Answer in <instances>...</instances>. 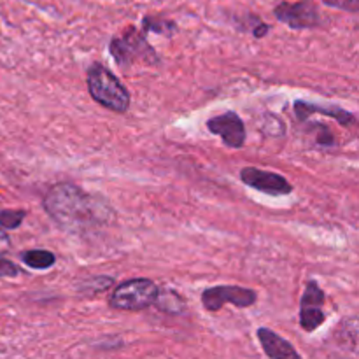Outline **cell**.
Returning a JSON list of instances; mask_svg holds the SVG:
<instances>
[{
    "label": "cell",
    "instance_id": "1",
    "mask_svg": "<svg viewBox=\"0 0 359 359\" xmlns=\"http://www.w3.org/2000/svg\"><path fill=\"white\" fill-rule=\"evenodd\" d=\"M44 209L60 228L72 233H84L107 223L112 210L104 200L88 195L72 182L51 186L44 196Z\"/></svg>",
    "mask_w": 359,
    "mask_h": 359
},
{
    "label": "cell",
    "instance_id": "2",
    "mask_svg": "<svg viewBox=\"0 0 359 359\" xmlns=\"http://www.w3.org/2000/svg\"><path fill=\"white\" fill-rule=\"evenodd\" d=\"M88 90L91 98L109 111L125 112L130 107V93L118 77L100 63H95L88 72Z\"/></svg>",
    "mask_w": 359,
    "mask_h": 359
},
{
    "label": "cell",
    "instance_id": "3",
    "mask_svg": "<svg viewBox=\"0 0 359 359\" xmlns=\"http://www.w3.org/2000/svg\"><path fill=\"white\" fill-rule=\"evenodd\" d=\"M158 286L149 279H130L121 283L111 297V307L118 311H144L154 304Z\"/></svg>",
    "mask_w": 359,
    "mask_h": 359
},
{
    "label": "cell",
    "instance_id": "4",
    "mask_svg": "<svg viewBox=\"0 0 359 359\" xmlns=\"http://www.w3.org/2000/svg\"><path fill=\"white\" fill-rule=\"evenodd\" d=\"M111 55L114 56L119 65H130L137 60H144L147 63H156L158 56L154 49L147 44L146 37L135 30L128 28L123 35L111 41Z\"/></svg>",
    "mask_w": 359,
    "mask_h": 359
},
{
    "label": "cell",
    "instance_id": "5",
    "mask_svg": "<svg viewBox=\"0 0 359 359\" xmlns=\"http://www.w3.org/2000/svg\"><path fill=\"white\" fill-rule=\"evenodd\" d=\"M256 293L249 287L241 286H216L202 293V304L207 311L216 312L224 304H233L237 307H251L256 304Z\"/></svg>",
    "mask_w": 359,
    "mask_h": 359
},
{
    "label": "cell",
    "instance_id": "6",
    "mask_svg": "<svg viewBox=\"0 0 359 359\" xmlns=\"http://www.w3.org/2000/svg\"><path fill=\"white\" fill-rule=\"evenodd\" d=\"M273 14L279 21L286 23L294 30L314 28L319 25L318 7L312 0H300V2H283L273 9Z\"/></svg>",
    "mask_w": 359,
    "mask_h": 359
},
{
    "label": "cell",
    "instance_id": "7",
    "mask_svg": "<svg viewBox=\"0 0 359 359\" xmlns=\"http://www.w3.org/2000/svg\"><path fill=\"white\" fill-rule=\"evenodd\" d=\"M241 179L244 184L251 186V188L258 189V191L265 193V195H290L293 191V186L279 174H273V172L262 170V168L256 167H245L242 168Z\"/></svg>",
    "mask_w": 359,
    "mask_h": 359
},
{
    "label": "cell",
    "instance_id": "8",
    "mask_svg": "<svg viewBox=\"0 0 359 359\" xmlns=\"http://www.w3.org/2000/svg\"><path fill=\"white\" fill-rule=\"evenodd\" d=\"M207 128L223 139L228 147L238 149L245 144V125L237 112H224L221 116H214L207 121Z\"/></svg>",
    "mask_w": 359,
    "mask_h": 359
},
{
    "label": "cell",
    "instance_id": "9",
    "mask_svg": "<svg viewBox=\"0 0 359 359\" xmlns=\"http://www.w3.org/2000/svg\"><path fill=\"white\" fill-rule=\"evenodd\" d=\"M258 339L262 342L263 351L269 358L272 359H290V358H300V354L293 349L287 340L273 333L269 328H259L258 330Z\"/></svg>",
    "mask_w": 359,
    "mask_h": 359
},
{
    "label": "cell",
    "instance_id": "10",
    "mask_svg": "<svg viewBox=\"0 0 359 359\" xmlns=\"http://www.w3.org/2000/svg\"><path fill=\"white\" fill-rule=\"evenodd\" d=\"M294 112H297L300 121H307V119L311 118L312 114H316V112H318V114L332 116V118H335L340 125H354V121H356L354 114L344 111V109L323 107V105H316V104H311V102H304V100L294 102Z\"/></svg>",
    "mask_w": 359,
    "mask_h": 359
},
{
    "label": "cell",
    "instance_id": "11",
    "mask_svg": "<svg viewBox=\"0 0 359 359\" xmlns=\"http://www.w3.org/2000/svg\"><path fill=\"white\" fill-rule=\"evenodd\" d=\"M160 311L167 312V314L172 316H179L184 312L186 304L182 300L181 294H177L175 291L172 290H158L156 298H154V304Z\"/></svg>",
    "mask_w": 359,
    "mask_h": 359
},
{
    "label": "cell",
    "instance_id": "12",
    "mask_svg": "<svg viewBox=\"0 0 359 359\" xmlns=\"http://www.w3.org/2000/svg\"><path fill=\"white\" fill-rule=\"evenodd\" d=\"M326 321V316L318 305H302L300 309V326L305 332H314L316 328Z\"/></svg>",
    "mask_w": 359,
    "mask_h": 359
},
{
    "label": "cell",
    "instance_id": "13",
    "mask_svg": "<svg viewBox=\"0 0 359 359\" xmlns=\"http://www.w3.org/2000/svg\"><path fill=\"white\" fill-rule=\"evenodd\" d=\"M21 259L27 266L35 270H46L51 269L55 265V255L49 251H42V249H34V251L21 252Z\"/></svg>",
    "mask_w": 359,
    "mask_h": 359
},
{
    "label": "cell",
    "instance_id": "14",
    "mask_svg": "<svg viewBox=\"0 0 359 359\" xmlns=\"http://www.w3.org/2000/svg\"><path fill=\"white\" fill-rule=\"evenodd\" d=\"M27 212L25 210H0V226L6 230H16L23 223Z\"/></svg>",
    "mask_w": 359,
    "mask_h": 359
},
{
    "label": "cell",
    "instance_id": "15",
    "mask_svg": "<svg viewBox=\"0 0 359 359\" xmlns=\"http://www.w3.org/2000/svg\"><path fill=\"white\" fill-rule=\"evenodd\" d=\"M323 304H325V293L319 287V284L314 283V280L307 283V290L302 297V305H318V307H321Z\"/></svg>",
    "mask_w": 359,
    "mask_h": 359
},
{
    "label": "cell",
    "instance_id": "16",
    "mask_svg": "<svg viewBox=\"0 0 359 359\" xmlns=\"http://www.w3.org/2000/svg\"><path fill=\"white\" fill-rule=\"evenodd\" d=\"M144 30L156 32V34L172 35L175 32V25L172 21L154 20V18H144Z\"/></svg>",
    "mask_w": 359,
    "mask_h": 359
},
{
    "label": "cell",
    "instance_id": "17",
    "mask_svg": "<svg viewBox=\"0 0 359 359\" xmlns=\"http://www.w3.org/2000/svg\"><path fill=\"white\" fill-rule=\"evenodd\" d=\"M326 6L339 7V9L351 11V13H356L359 9V0H323Z\"/></svg>",
    "mask_w": 359,
    "mask_h": 359
},
{
    "label": "cell",
    "instance_id": "18",
    "mask_svg": "<svg viewBox=\"0 0 359 359\" xmlns=\"http://www.w3.org/2000/svg\"><path fill=\"white\" fill-rule=\"evenodd\" d=\"M20 276V269L9 259L0 256V277H16Z\"/></svg>",
    "mask_w": 359,
    "mask_h": 359
},
{
    "label": "cell",
    "instance_id": "19",
    "mask_svg": "<svg viewBox=\"0 0 359 359\" xmlns=\"http://www.w3.org/2000/svg\"><path fill=\"white\" fill-rule=\"evenodd\" d=\"M270 30V27L266 23H263V21H259L258 25H256V28L255 30H252V34H255V37H258V39H262V37H265L266 35V32Z\"/></svg>",
    "mask_w": 359,
    "mask_h": 359
},
{
    "label": "cell",
    "instance_id": "20",
    "mask_svg": "<svg viewBox=\"0 0 359 359\" xmlns=\"http://www.w3.org/2000/svg\"><path fill=\"white\" fill-rule=\"evenodd\" d=\"M9 248H11V238L7 237V233H4V231L0 230V252H6Z\"/></svg>",
    "mask_w": 359,
    "mask_h": 359
}]
</instances>
